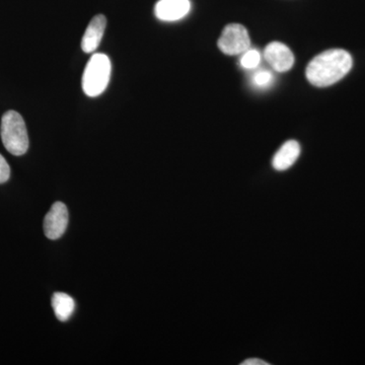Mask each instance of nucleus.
I'll return each instance as SVG.
<instances>
[{
  "label": "nucleus",
  "mask_w": 365,
  "mask_h": 365,
  "mask_svg": "<svg viewBox=\"0 0 365 365\" xmlns=\"http://www.w3.org/2000/svg\"><path fill=\"white\" fill-rule=\"evenodd\" d=\"M2 143L11 155L20 157L25 155L29 148V136L23 117L16 111H9L2 116Z\"/></svg>",
  "instance_id": "obj_3"
},
{
  "label": "nucleus",
  "mask_w": 365,
  "mask_h": 365,
  "mask_svg": "<svg viewBox=\"0 0 365 365\" xmlns=\"http://www.w3.org/2000/svg\"><path fill=\"white\" fill-rule=\"evenodd\" d=\"M74 300L68 294L63 292H56L52 297V307L55 316L61 322H66L73 314Z\"/></svg>",
  "instance_id": "obj_10"
},
{
  "label": "nucleus",
  "mask_w": 365,
  "mask_h": 365,
  "mask_svg": "<svg viewBox=\"0 0 365 365\" xmlns=\"http://www.w3.org/2000/svg\"><path fill=\"white\" fill-rule=\"evenodd\" d=\"M68 225V210L66 204L56 202L53 204L49 212L45 216L44 232L50 240H57L66 232Z\"/></svg>",
  "instance_id": "obj_5"
},
{
  "label": "nucleus",
  "mask_w": 365,
  "mask_h": 365,
  "mask_svg": "<svg viewBox=\"0 0 365 365\" xmlns=\"http://www.w3.org/2000/svg\"><path fill=\"white\" fill-rule=\"evenodd\" d=\"M191 4L189 0H158L155 14L158 20L176 21L182 20L189 14Z\"/></svg>",
  "instance_id": "obj_7"
},
{
  "label": "nucleus",
  "mask_w": 365,
  "mask_h": 365,
  "mask_svg": "<svg viewBox=\"0 0 365 365\" xmlns=\"http://www.w3.org/2000/svg\"><path fill=\"white\" fill-rule=\"evenodd\" d=\"M241 58V66L244 68L254 69L259 66L261 63V54L258 50L249 49L246 52L242 53Z\"/></svg>",
  "instance_id": "obj_11"
},
{
  "label": "nucleus",
  "mask_w": 365,
  "mask_h": 365,
  "mask_svg": "<svg viewBox=\"0 0 365 365\" xmlns=\"http://www.w3.org/2000/svg\"><path fill=\"white\" fill-rule=\"evenodd\" d=\"M264 57L269 66L278 72L290 71L294 64V55L287 45L280 42L270 43L265 48Z\"/></svg>",
  "instance_id": "obj_6"
},
{
  "label": "nucleus",
  "mask_w": 365,
  "mask_h": 365,
  "mask_svg": "<svg viewBox=\"0 0 365 365\" xmlns=\"http://www.w3.org/2000/svg\"><path fill=\"white\" fill-rule=\"evenodd\" d=\"M107 19L103 14H98L91 20L86 28L81 40V49L85 53H93L98 49L104 36Z\"/></svg>",
  "instance_id": "obj_8"
},
{
  "label": "nucleus",
  "mask_w": 365,
  "mask_h": 365,
  "mask_svg": "<svg viewBox=\"0 0 365 365\" xmlns=\"http://www.w3.org/2000/svg\"><path fill=\"white\" fill-rule=\"evenodd\" d=\"M217 45L225 54L234 56L249 50L251 48V40L248 31L244 26L230 24L223 29Z\"/></svg>",
  "instance_id": "obj_4"
},
{
  "label": "nucleus",
  "mask_w": 365,
  "mask_h": 365,
  "mask_svg": "<svg viewBox=\"0 0 365 365\" xmlns=\"http://www.w3.org/2000/svg\"><path fill=\"white\" fill-rule=\"evenodd\" d=\"M300 155V145L297 141L288 140L275 153L272 160L274 169L283 172L292 168Z\"/></svg>",
  "instance_id": "obj_9"
},
{
  "label": "nucleus",
  "mask_w": 365,
  "mask_h": 365,
  "mask_svg": "<svg viewBox=\"0 0 365 365\" xmlns=\"http://www.w3.org/2000/svg\"><path fill=\"white\" fill-rule=\"evenodd\" d=\"M252 81L257 88H266L273 83V74L270 71L263 69V71H259L254 74Z\"/></svg>",
  "instance_id": "obj_12"
},
{
  "label": "nucleus",
  "mask_w": 365,
  "mask_h": 365,
  "mask_svg": "<svg viewBox=\"0 0 365 365\" xmlns=\"http://www.w3.org/2000/svg\"><path fill=\"white\" fill-rule=\"evenodd\" d=\"M352 66V56L345 50H328L309 62L306 76L312 85L327 88L345 78L351 71Z\"/></svg>",
  "instance_id": "obj_1"
},
{
  "label": "nucleus",
  "mask_w": 365,
  "mask_h": 365,
  "mask_svg": "<svg viewBox=\"0 0 365 365\" xmlns=\"http://www.w3.org/2000/svg\"><path fill=\"white\" fill-rule=\"evenodd\" d=\"M9 177H11V168L6 158L0 155V184L9 181Z\"/></svg>",
  "instance_id": "obj_13"
},
{
  "label": "nucleus",
  "mask_w": 365,
  "mask_h": 365,
  "mask_svg": "<svg viewBox=\"0 0 365 365\" xmlns=\"http://www.w3.org/2000/svg\"><path fill=\"white\" fill-rule=\"evenodd\" d=\"M242 365H269V362L264 361V360H261L259 359H251L245 360L242 361Z\"/></svg>",
  "instance_id": "obj_14"
},
{
  "label": "nucleus",
  "mask_w": 365,
  "mask_h": 365,
  "mask_svg": "<svg viewBox=\"0 0 365 365\" xmlns=\"http://www.w3.org/2000/svg\"><path fill=\"white\" fill-rule=\"evenodd\" d=\"M111 60L103 53H96L86 64L83 76V90L91 98L98 97L107 88L111 78Z\"/></svg>",
  "instance_id": "obj_2"
}]
</instances>
